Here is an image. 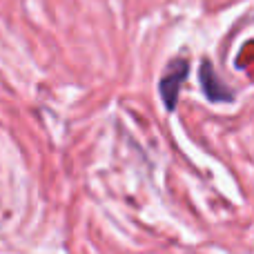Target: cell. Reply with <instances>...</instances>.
I'll return each mask as SVG.
<instances>
[{
    "label": "cell",
    "instance_id": "cell-1",
    "mask_svg": "<svg viewBox=\"0 0 254 254\" xmlns=\"http://www.w3.org/2000/svg\"><path fill=\"white\" fill-rule=\"evenodd\" d=\"M185 76H188V61H176V63H172L167 74L161 78V94L170 110H174L176 96H179V85Z\"/></svg>",
    "mask_w": 254,
    "mask_h": 254
},
{
    "label": "cell",
    "instance_id": "cell-2",
    "mask_svg": "<svg viewBox=\"0 0 254 254\" xmlns=\"http://www.w3.org/2000/svg\"><path fill=\"white\" fill-rule=\"evenodd\" d=\"M201 80H203V85H205V92H207V96H210L212 101H230V98H232V94H230L228 89L221 87V80L212 74V69H210L207 63L203 65V69H201Z\"/></svg>",
    "mask_w": 254,
    "mask_h": 254
}]
</instances>
